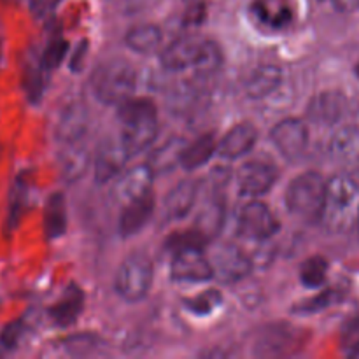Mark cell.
Wrapping results in <instances>:
<instances>
[{
    "mask_svg": "<svg viewBox=\"0 0 359 359\" xmlns=\"http://www.w3.org/2000/svg\"><path fill=\"white\" fill-rule=\"evenodd\" d=\"M67 224V202L63 193H53L46 203L44 212V231L49 241H55L65 235Z\"/></svg>",
    "mask_w": 359,
    "mask_h": 359,
    "instance_id": "28",
    "label": "cell"
},
{
    "mask_svg": "<svg viewBox=\"0 0 359 359\" xmlns=\"http://www.w3.org/2000/svg\"><path fill=\"white\" fill-rule=\"evenodd\" d=\"M283 83V70L280 67L272 65H262L251 74L245 84V93L252 100H263V98L270 97L277 88Z\"/></svg>",
    "mask_w": 359,
    "mask_h": 359,
    "instance_id": "25",
    "label": "cell"
},
{
    "mask_svg": "<svg viewBox=\"0 0 359 359\" xmlns=\"http://www.w3.org/2000/svg\"><path fill=\"white\" fill-rule=\"evenodd\" d=\"M42 63H39V67H28L27 74H25V88H27V93H28V100L32 104H37L42 97Z\"/></svg>",
    "mask_w": 359,
    "mask_h": 359,
    "instance_id": "39",
    "label": "cell"
},
{
    "mask_svg": "<svg viewBox=\"0 0 359 359\" xmlns=\"http://www.w3.org/2000/svg\"><path fill=\"white\" fill-rule=\"evenodd\" d=\"M172 279L179 283H207L214 279V269L210 258L203 249H184L174 255L170 266Z\"/></svg>",
    "mask_w": 359,
    "mask_h": 359,
    "instance_id": "10",
    "label": "cell"
},
{
    "mask_svg": "<svg viewBox=\"0 0 359 359\" xmlns=\"http://www.w3.org/2000/svg\"><path fill=\"white\" fill-rule=\"evenodd\" d=\"M90 149L83 140L74 144H67L62 156V172L65 181L74 182L86 174L90 167Z\"/></svg>",
    "mask_w": 359,
    "mask_h": 359,
    "instance_id": "27",
    "label": "cell"
},
{
    "mask_svg": "<svg viewBox=\"0 0 359 359\" xmlns=\"http://www.w3.org/2000/svg\"><path fill=\"white\" fill-rule=\"evenodd\" d=\"M58 4L60 0H30V9L37 18H44L49 13H53V9Z\"/></svg>",
    "mask_w": 359,
    "mask_h": 359,
    "instance_id": "41",
    "label": "cell"
},
{
    "mask_svg": "<svg viewBox=\"0 0 359 359\" xmlns=\"http://www.w3.org/2000/svg\"><path fill=\"white\" fill-rule=\"evenodd\" d=\"M258 142V130L251 123H238L224 133L217 144V154L224 160H238L255 149Z\"/></svg>",
    "mask_w": 359,
    "mask_h": 359,
    "instance_id": "16",
    "label": "cell"
},
{
    "mask_svg": "<svg viewBox=\"0 0 359 359\" xmlns=\"http://www.w3.org/2000/svg\"><path fill=\"white\" fill-rule=\"evenodd\" d=\"M130 160L121 139H107L102 140L97 146L95 153V181L98 184H107L114 181L125 168L126 161Z\"/></svg>",
    "mask_w": 359,
    "mask_h": 359,
    "instance_id": "12",
    "label": "cell"
},
{
    "mask_svg": "<svg viewBox=\"0 0 359 359\" xmlns=\"http://www.w3.org/2000/svg\"><path fill=\"white\" fill-rule=\"evenodd\" d=\"M326 181L319 172H304L290 182L286 189V205L293 216L305 221L321 217Z\"/></svg>",
    "mask_w": 359,
    "mask_h": 359,
    "instance_id": "4",
    "label": "cell"
},
{
    "mask_svg": "<svg viewBox=\"0 0 359 359\" xmlns=\"http://www.w3.org/2000/svg\"><path fill=\"white\" fill-rule=\"evenodd\" d=\"M186 146H188V142L184 139L172 137V139L165 140L160 147H156L147 160V165L154 172V175L170 174L172 170L181 167L182 153H184Z\"/></svg>",
    "mask_w": 359,
    "mask_h": 359,
    "instance_id": "22",
    "label": "cell"
},
{
    "mask_svg": "<svg viewBox=\"0 0 359 359\" xmlns=\"http://www.w3.org/2000/svg\"><path fill=\"white\" fill-rule=\"evenodd\" d=\"M270 140L286 160H298L307 149L309 128L302 119L286 118L273 126Z\"/></svg>",
    "mask_w": 359,
    "mask_h": 359,
    "instance_id": "9",
    "label": "cell"
},
{
    "mask_svg": "<svg viewBox=\"0 0 359 359\" xmlns=\"http://www.w3.org/2000/svg\"><path fill=\"white\" fill-rule=\"evenodd\" d=\"M238 235L251 242L270 241L276 233H279L280 223L266 203L249 202L238 212Z\"/></svg>",
    "mask_w": 359,
    "mask_h": 359,
    "instance_id": "6",
    "label": "cell"
},
{
    "mask_svg": "<svg viewBox=\"0 0 359 359\" xmlns=\"http://www.w3.org/2000/svg\"><path fill=\"white\" fill-rule=\"evenodd\" d=\"M163 42V32L158 25H139L126 32L125 44L139 55H153Z\"/></svg>",
    "mask_w": 359,
    "mask_h": 359,
    "instance_id": "26",
    "label": "cell"
},
{
    "mask_svg": "<svg viewBox=\"0 0 359 359\" xmlns=\"http://www.w3.org/2000/svg\"><path fill=\"white\" fill-rule=\"evenodd\" d=\"M207 242H209V238L195 226L191 228V230L177 231V233L172 235V237L165 242V249L170 251L172 255H175V252L184 251V249H203L207 245Z\"/></svg>",
    "mask_w": 359,
    "mask_h": 359,
    "instance_id": "36",
    "label": "cell"
},
{
    "mask_svg": "<svg viewBox=\"0 0 359 359\" xmlns=\"http://www.w3.org/2000/svg\"><path fill=\"white\" fill-rule=\"evenodd\" d=\"M335 7L342 13H358L359 0H333Z\"/></svg>",
    "mask_w": 359,
    "mask_h": 359,
    "instance_id": "42",
    "label": "cell"
},
{
    "mask_svg": "<svg viewBox=\"0 0 359 359\" xmlns=\"http://www.w3.org/2000/svg\"><path fill=\"white\" fill-rule=\"evenodd\" d=\"M326 276H328V262L323 256H312L302 265L300 279L304 286L311 290L321 287L326 283Z\"/></svg>",
    "mask_w": 359,
    "mask_h": 359,
    "instance_id": "33",
    "label": "cell"
},
{
    "mask_svg": "<svg viewBox=\"0 0 359 359\" xmlns=\"http://www.w3.org/2000/svg\"><path fill=\"white\" fill-rule=\"evenodd\" d=\"M182 305L186 311L195 316H209L223 305V294L219 290H207L196 297L184 300Z\"/></svg>",
    "mask_w": 359,
    "mask_h": 359,
    "instance_id": "32",
    "label": "cell"
},
{
    "mask_svg": "<svg viewBox=\"0 0 359 359\" xmlns=\"http://www.w3.org/2000/svg\"><path fill=\"white\" fill-rule=\"evenodd\" d=\"M184 2H193V0H184Z\"/></svg>",
    "mask_w": 359,
    "mask_h": 359,
    "instance_id": "44",
    "label": "cell"
},
{
    "mask_svg": "<svg viewBox=\"0 0 359 359\" xmlns=\"http://www.w3.org/2000/svg\"><path fill=\"white\" fill-rule=\"evenodd\" d=\"M88 125H90V116H88L86 105L81 102L70 104L60 118L58 126H56V137L63 146L79 142L86 135Z\"/></svg>",
    "mask_w": 359,
    "mask_h": 359,
    "instance_id": "20",
    "label": "cell"
},
{
    "mask_svg": "<svg viewBox=\"0 0 359 359\" xmlns=\"http://www.w3.org/2000/svg\"><path fill=\"white\" fill-rule=\"evenodd\" d=\"M154 266L146 252H133L126 256L119 265L114 279V290L119 297L130 304L144 300L149 294L153 284Z\"/></svg>",
    "mask_w": 359,
    "mask_h": 359,
    "instance_id": "5",
    "label": "cell"
},
{
    "mask_svg": "<svg viewBox=\"0 0 359 359\" xmlns=\"http://www.w3.org/2000/svg\"><path fill=\"white\" fill-rule=\"evenodd\" d=\"M203 44H205V39L196 37V35H184V37L175 39L161 51V67L167 72H182V70L195 69Z\"/></svg>",
    "mask_w": 359,
    "mask_h": 359,
    "instance_id": "11",
    "label": "cell"
},
{
    "mask_svg": "<svg viewBox=\"0 0 359 359\" xmlns=\"http://www.w3.org/2000/svg\"><path fill=\"white\" fill-rule=\"evenodd\" d=\"M330 156L342 167L359 163V126L344 125L335 130L330 139Z\"/></svg>",
    "mask_w": 359,
    "mask_h": 359,
    "instance_id": "18",
    "label": "cell"
},
{
    "mask_svg": "<svg viewBox=\"0 0 359 359\" xmlns=\"http://www.w3.org/2000/svg\"><path fill=\"white\" fill-rule=\"evenodd\" d=\"M304 332L305 330L287 325H276L272 328L263 330L256 342V354L258 356H283V354L294 353V349L304 344Z\"/></svg>",
    "mask_w": 359,
    "mask_h": 359,
    "instance_id": "13",
    "label": "cell"
},
{
    "mask_svg": "<svg viewBox=\"0 0 359 359\" xmlns=\"http://www.w3.org/2000/svg\"><path fill=\"white\" fill-rule=\"evenodd\" d=\"M200 184L195 179H184L172 188L165 198V214L170 221H181L193 210Z\"/></svg>",
    "mask_w": 359,
    "mask_h": 359,
    "instance_id": "21",
    "label": "cell"
},
{
    "mask_svg": "<svg viewBox=\"0 0 359 359\" xmlns=\"http://www.w3.org/2000/svg\"><path fill=\"white\" fill-rule=\"evenodd\" d=\"M277 177H279V170L270 161H248L237 172V189L242 196L258 198L273 188Z\"/></svg>",
    "mask_w": 359,
    "mask_h": 359,
    "instance_id": "8",
    "label": "cell"
},
{
    "mask_svg": "<svg viewBox=\"0 0 359 359\" xmlns=\"http://www.w3.org/2000/svg\"><path fill=\"white\" fill-rule=\"evenodd\" d=\"M135 67L123 58L102 62L91 74V90L95 98L105 105H119L133 97L137 88Z\"/></svg>",
    "mask_w": 359,
    "mask_h": 359,
    "instance_id": "3",
    "label": "cell"
},
{
    "mask_svg": "<svg viewBox=\"0 0 359 359\" xmlns=\"http://www.w3.org/2000/svg\"><path fill=\"white\" fill-rule=\"evenodd\" d=\"M214 269V279L221 280L223 284H237L251 276L255 269L252 256H249L244 249L233 244H226L216 249L210 258Z\"/></svg>",
    "mask_w": 359,
    "mask_h": 359,
    "instance_id": "7",
    "label": "cell"
},
{
    "mask_svg": "<svg viewBox=\"0 0 359 359\" xmlns=\"http://www.w3.org/2000/svg\"><path fill=\"white\" fill-rule=\"evenodd\" d=\"M200 77L195 81H181L170 88L167 95V107L174 116H189L202 104L203 90L200 86Z\"/></svg>",
    "mask_w": 359,
    "mask_h": 359,
    "instance_id": "19",
    "label": "cell"
},
{
    "mask_svg": "<svg viewBox=\"0 0 359 359\" xmlns=\"http://www.w3.org/2000/svg\"><path fill=\"white\" fill-rule=\"evenodd\" d=\"M347 111V98L340 91H321L307 105L309 121L316 125H335Z\"/></svg>",
    "mask_w": 359,
    "mask_h": 359,
    "instance_id": "15",
    "label": "cell"
},
{
    "mask_svg": "<svg viewBox=\"0 0 359 359\" xmlns=\"http://www.w3.org/2000/svg\"><path fill=\"white\" fill-rule=\"evenodd\" d=\"M67 51H69V44H67L65 39H53V41L46 46L44 53H42L41 63L42 67H44V70L56 69L67 56Z\"/></svg>",
    "mask_w": 359,
    "mask_h": 359,
    "instance_id": "37",
    "label": "cell"
},
{
    "mask_svg": "<svg viewBox=\"0 0 359 359\" xmlns=\"http://www.w3.org/2000/svg\"><path fill=\"white\" fill-rule=\"evenodd\" d=\"M224 224V202L221 198H212L205 203L200 214L196 216L195 226L205 235L209 241L219 235L221 228Z\"/></svg>",
    "mask_w": 359,
    "mask_h": 359,
    "instance_id": "30",
    "label": "cell"
},
{
    "mask_svg": "<svg viewBox=\"0 0 359 359\" xmlns=\"http://www.w3.org/2000/svg\"><path fill=\"white\" fill-rule=\"evenodd\" d=\"M84 307V293L79 286L76 284H70L65 290V293L62 294L58 302L49 309V316H51L53 323L62 328L74 325L79 318V314L83 312Z\"/></svg>",
    "mask_w": 359,
    "mask_h": 359,
    "instance_id": "23",
    "label": "cell"
},
{
    "mask_svg": "<svg viewBox=\"0 0 359 359\" xmlns=\"http://www.w3.org/2000/svg\"><path fill=\"white\" fill-rule=\"evenodd\" d=\"M25 332H27V328H25L23 319L9 323V325L0 332V347L6 351L16 349V347L20 346L21 339H23Z\"/></svg>",
    "mask_w": 359,
    "mask_h": 359,
    "instance_id": "38",
    "label": "cell"
},
{
    "mask_svg": "<svg viewBox=\"0 0 359 359\" xmlns=\"http://www.w3.org/2000/svg\"><path fill=\"white\" fill-rule=\"evenodd\" d=\"M321 223L335 235L349 233L359 223V182L349 175H335L326 182Z\"/></svg>",
    "mask_w": 359,
    "mask_h": 359,
    "instance_id": "1",
    "label": "cell"
},
{
    "mask_svg": "<svg viewBox=\"0 0 359 359\" xmlns=\"http://www.w3.org/2000/svg\"><path fill=\"white\" fill-rule=\"evenodd\" d=\"M27 184H25L23 179H16L13 189H11L9 196V212H7V221H6V231L11 233L14 228L20 223V217L23 214L25 205H27Z\"/></svg>",
    "mask_w": 359,
    "mask_h": 359,
    "instance_id": "34",
    "label": "cell"
},
{
    "mask_svg": "<svg viewBox=\"0 0 359 359\" xmlns=\"http://www.w3.org/2000/svg\"><path fill=\"white\" fill-rule=\"evenodd\" d=\"M221 65H223V51H221L219 44L205 39V44H203L202 53H200L198 62H196L195 69H193L195 70L196 77L207 79V77L219 72Z\"/></svg>",
    "mask_w": 359,
    "mask_h": 359,
    "instance_id": "31",
    "label": "cell"
},
{
    "mask_svg": "<svg viewBox=\"0 0 359 359\" xmlns=\"http://www.w3.org/2000/svg\"><path fill=\"white\" fill-rule=\"evenodd\" d=\"M339 298H340V293L337 290H325L321 291V293L316 294V297H311L307 298V300L297 304L293 309H291V312L297 316L318 314V312L335 305L337 302H339Z\"/></svg>",
    "mask_w": 359,
    "mask_h": 359,
    "instance_id": "35",
    "label": "cell"
},
{
    "mask_svg": "<svg viewBox=\"0 0 359 359\" xmlns=\"http://www.w3.org/2000/svg\"><path fill=\"white\" fill-rule=\"evenodd\" d=\"M76 56H77V58H84V51H81V49H77ZM70 63H72V69L76 70V69H77V60L72 58V62H70Z\"/></svg>",
    "mask_w": 359,
    "mask_h": 359,
    "instance_id": "43",
    "label": "cell"
},
{
    "mask_svg": "<svg viewBox=\"0 0 359 359\" xmlns=\"http://www.w3.org/2000/svg\"><path fill=\"white\" fill-rule=\"evenodd\" d=\"M214 153H217L216 139H214L212 133H205V135L198 137L195 142L186 146L184 153H182L181 167L188 172L196 170V168L203 167L214 156Z\"/></svg>",
    "mask_w": 359,
    "mask_h": 359,
    "instance_id": "29",
    "label": "cell"
},
{
    "mask_svg": "<svg viewBox=\"0 0 359 359\" xmlns=\"http://www.w3.org/2000/svg\"><path fill=\"white\" fill-rule=\"evenodd\" d=\"M154 195L153 191L147 195L140 196V198L133 200V202L123 205L121 216H119V235L123 238H130L133 235L139 233L147 223H149L151 216L154 212Z\"/></svg>",
    "mask_w": 359,
    "mask_h": 359,
    "instance_id": "17",
    "label": "cell"
},
{
    "mask_svg": "<svg viewBox=\"0 0 359 359\" xmlns=\"http://www.w3.org/2000/svg\"><path fill=\"white\" fill-rule=\"evenodd\" d=\"M65 344H67L65 346L67 351H69L70 354H77V356H81V354H88L90 351L97 349L98 339L93 335H76L72 337V339H67Z\"/></svg>",
    "mask_w": 359,
    "mask_h": 359,
    "instance_id": "40",
    "label": "cell"
},
{
    "mask_svg": "<svg viewBox=\"0 0 359 359\" xmlns=\"http://www.w3.org/2000/svg\"><path fill=\"white\" fill-rule=\"evenodd\" d=\"M153 179L154 172L151 170V167L147 163L130 168L125 174L121 172L116 177L114 186H112V198L121 207L126 205V203L133 202V200L153 191L151 189L153 188Z\"/></svg>",
    "mask_w": 359,
    "mask_h": 359,
    "instance_id": "14",
    "label": "cell"
},
{
    "mask_svg": "<svg viewBox=\"0 0 359 359\" xmlns=\"http://www.w3.org/2000/svg\"><path fill=\"white\" fill-rule=\"evenodd\" d=\"M251 11L259 23L276 30L293 21V7L287 0H256Z\"/></svg>",
    "mask_w": 359,
    "mask_h": 359,
    "instance_id": "24",
    "label": "cell"
},
{
    "mask_svg": "<svg viewBox=\"0 0 359 359\" xmlns=\"http://www.w3.org/2000/svg\"><path fill=\"white\" fill-rule=\"evenodd\" d=\"M118 119L123 126L121 142L130 158L153 144L158 135V109L151 98L130 97L118 105Z\"/></svg>",
    "mask_w": 359,
    "mask_h": 359,
    "instance_id": "2",
    "label": "cell"
}]
</instances>
